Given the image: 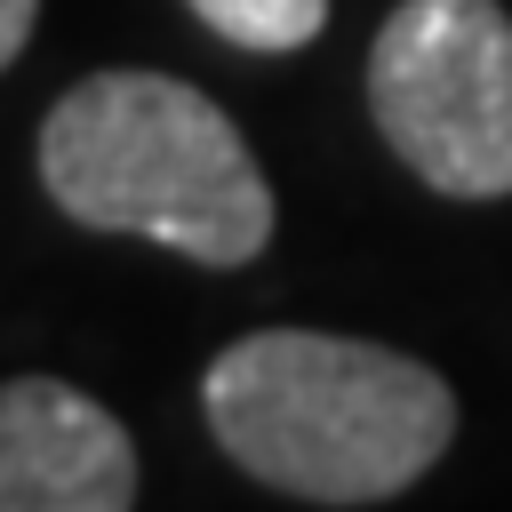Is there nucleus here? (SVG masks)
Wrapping results in <instances>:
<instances>
[{"mask_svg":"<svg viewBox=\"0 0 512 512\" xmlns=\"http://www.w3.org/2000/svg\"><path fill=\"white\" fill-rule=\"evenodd\" d=\"M216 40L232 48H256V56H288L304 40H320L328 24V0H184Z\"/></svg>","mask_w":512,"mask_h":512,"instance_id":"obj_5","label":"nucleus"},{"mask_svg":"<svg viewBox=\"0 0 512 512\" xmlns=\"http://www.w3.org/2000/svg\"><path fill=\"white\" fill-rule=\"evenodd\" d=\"M368 112L440 200L512 192V16L496 0H400L368 48Z\"/></svg>","mask_w":512,"mask_h":512,"instance_id":"obj_3","label":"nucleus"},{"mask_svg":"<svg viewBox=\"0 0 512 512\" xmlns=\"http://www.w3.org/2000/svg\"><path fill=\"white\" fill-rule=\"evenodd\" d=\"M40 184L88 232L160 240L208 272L272 248V184L216 96L168 72H88L40 120Z\"/></svg>","mask_w":512,"mask_h":512,"instance_id":"obj_2","label":"nucleus"},{"mask_svg":"<svg viewBox=\"0 0 512 512\" xmlns=\"http://www.w3.org/2000/svg\"><path fill=\"white\" fill-rule=\"evenodd\" d=\"M200 408L248 480L304 504H384L456 440V392L440 368L328 328L232 336L200 376Z\"/></svg>","mask_w":512,"mask_h":512,"instance_id":"obj_1","label":"nucleus"},{"mask_svg":"<svg viewBox=\"0 0 512 512\" xmlns=\"http://www.w3.org/2000/svg\"><path fill=\"white\" fill-rule=\"evenodd\" d=\"M32 16H40V0H0V72L24 56V40H32Z\"/></svg>","mask_w":512,"mask_h":512,"instance_id":"obj_6","label":"nucleus"},{"mask_svg":"<svg viewBox=\"0 0 512 512\" xmlns=\"http://www.w3.org/2000/svg\"><path fill=\"white\" fill-rule=\"evenodd\" d=\"M136 448L104 400L64 376L0 384V512H128Z\"/></svg>","mask_w":512,"mask_h":512,"instance_id":"obj_4","label":"nucleus"}]
</instances>
